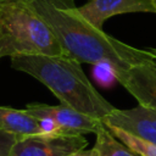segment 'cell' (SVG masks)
<instances>
[{
  "label": "cell",
  "instance_id": "obj_8",
  "mask_svg": "<svg viewBox=\"0 0 156 156\" xmlns=\"http://www.w3.org/2000/svg\"><path fill=\"white\" fill-rule=\"evenodd\" d=\"M78 12L94 27L102 29L104 23L117 15L134 12L156 13L152 0H87L82 6H77Z\"/></svg>",
  "mask_w": 156,
  "mask_h": 156
},
{
  "label": "cell",
  "instance_id": "obj_10",
  "mask_svg": "<svg viewBox=\"0 0 156 156\" xmlns=\"http://www.w3.org/2000/svg\"><path fill=\"white\" fill-rule=\"evenodd\" d=\"M95 135L96 140L91 147L95 156H139L119 141L105 124L95 133Z\"/></svg>",
  "mask_w": 156,
  "mask_h": 156
},
{
  "label": "cell",
  "instance_id": "obj_2",
  "mask_svg": "<svg viewBox=\"0 0 156 156\" xmlns=\"http://www.w3.org/2000/svg\"><path fill=\"white\" fill-rule=\"evenodd\" d=\"M11 66L43 83L62 105L87 116L104 121L116 108L94 88L80 62L68 55L15 56Z\"/></svg>",
  "mask_w": 156,
  "mask_h": 156
},
{
  "label": "cell",
  "instance_id": "obj_15",
  "mask_svg": "<svg viewBox=\"0 0 156 156\" xmlns=\"http://www.w3.org/2000/svg\"><path fill=\"white\" fill-rule=\"evenodd\" d=\"M145 50L149 54L150 58H152L154 61H156V48H146Z\"/></svg>",
  "mask_w": 156,
  "mask_h": 156
},
{
  "label": "cell",
  "instance_id": "obj_1",
  "mask_svg": "<svg viewBox=\"0 0 156 156\" xmlns=\"http://www.w3.org/2000/svg\"><path fill=\"white\" fill-rule=\"evenodd\" d=\"M29 5L50 26L66 54L80 63L110 61L118 68H128L150 58L145 49L128 45L90 24L73 1L33 0Z\"/></svg>",
  "mask_w": 156,
  "mask_h": 156
},
{
  "label": "cell",
  "instance_id": "obj_6",
  "mask_svg": "<svg viewBox=\"0 0 156 156\" xmlns=\"http://www.w3.org/2000/svg\"><path fill=\"white\" fill-rule=\"evenodd\" d=\"M116 77L139 105L156 110V61L149 58L128 68H116Z\"/></svg>",
  "mask_w": 156,
  "mask_h": 156
},
{
  "label": "cell",
  "instance_id": "obj_4",
  "mask_svg": "<svg viewBox=\"0 0 156 156\" xmlns=\"http://www.w3.org/2000/svg\"><path fill=\"white\" fill-rule=\"evenodd\" d=\"M27 110L34 117H48L56 122L60 130L65 135H84L88 133H96L104 122L90 116H87L77 110L60 105H48L43 102L27 104Z\"/></svg>",
  "mask_w": 156,
  "mask_h": 156
},
{
  "label": "cell",
  "instance_id": "obj_18",
  "mask_svg": "<svg viewBox=\"0 0 156 156\" xmlns=\"http://www.w3.org/2000/svg\"><path fill=\"white\" fill-rule=\"evenodd\" d=\"M69 1H73V2H74V0H69Z\"/></svg>",
  "mask_w": 156,
  "mask_h": 156
},
{
  "label": "cell",
  "instance_id": "obj_14",
  "mask_svg": "<svg viewBox=\"0 0 156 156\" xmlns=\"http://www.w3.org/2000/svg\"><path fill=\"white\" fill-rule=\"evenodd\" d=\"M67 156H95V155H94V152H93L91 149H89V150L83 149V150H79V151H77V152L69 154V155H67Z\"/></svg>",
  "mask_w": 156,
  "mask_h": 156
},
{
  "label": "cell",
  "instance_id": "obj_16",
  "mask_svg": "<svg viewBox=\"0 0 156 156\" xmlns=\"http://www.w3.org/2000/svg\"><path fill=\"white\" fill-rule=\"evenodd\" d=\"M33 0H0V5L2 4H9V2H26V4H30Z\"/></svg>",
  "mask_w": 156,
  "mask_h": 156
},
{
  "label": "cell",
  "instance_id": "obj_17",
  "mask_svg": "<svg viewBox=\"0 0 156 156\" xmlns=\"http://www.w3.org/2000/svg\"><path fill=\"white\" fill-rule=\"evenodd\" d=\"M152 4H154V6H155V9H156V0H152Z\"/></svg>",
  "mask_w": 156,
  "mask_h": 156
},
{
  "label": "cell",
  "instance_id": "obj_13",
  "mask_svg": "<svg viewBox=\"0 0 156 156\" xmlns=\"http://www.w3.org/2000/svg\"><path fill=\"white\" fill-rule=\"evenodd\" d=\"M18 139L0 129V156H11V150Z\"/></svg>",
  "mask_w": 156,
  "mask_h": 156
},
{
  "label": "cell",
  "instance_id": "obj_12",
  "mask_svg": "<svg viewBox=\"0 0 156 156\" xmlns=\"http://www.w3.org/2000/svg\"><path fill=\"white\" fill-rule=\"evenodd\" d=\"M116 68H118V67L115 66L110 61L96 62V63L93 65V71H91L93 78L100 87L111 88L117 82Z\"/></svg>",
  "mask_w": 156,
  "mask_h": 156
},
{
  "label": "cell",
  "instance_id": "obj_3",
  "mask_svg": "<svg viewBox=\"0 0 156 156\" xmlns=\"http://www.w3.org/2000/svg\"><path fill=\"white\" fill-rule=\"evenodd\" d=\"M67 55L50 26L26 2L0 5V58Z\"/></svg>",
  "mask_w": 156,
  "mask_h": 156
},
{
  "label": "cell",
  "instance_id": "obj_5",
  "mask_svg": "<svg viewBox=\"0 0 156 156\" xmlns=\"http://www.w3.org/2000/svg\"><path fill=\"white\" fill-rule=\"evenodd\" d=\"M87 145L83 135H32L18 139L11 156H67Z\"/></svg>",
  "mask_w": 156,
  "mask_h": 156
},
{
  "label": "cell",
  "instance_id": "obj_9",
  "mask_svg": "<svg viewBox=\"0 0 156 156\" xmlns=\"http://www.w3.org/2000/svg\"><path fill=\"white\" fill-rule=\"evenodd\" d=\"M0 129L17 139L43 135L38 119L27 110L0 106Z\"/></svg>",
  "mask_w": 156,
  "mask_h": 156
},
{
  "label": "cell",
  "instance_id": "obj_11",
  "mask_svg": "<svg viewBox=\"0 0 156 156\" xmlns=\"http://www.w3.org/2000/svg\"><path fill=\"white\" fill-rule=\"evenodd\" d=\"M110 132L124 145H127L132 151H134L139 156H156V145L141 139L139 136H135L133 134H129L119 128L116 127H107Z\"/></svg>",
  "mask_w": 156,
  "mask_h": 156
},
{
  "label": "cell",
  "instance_id": "obj_7",
  "mask_svg": "<svg viewBox=\"0 0 156 156\" xmlns=\"http://www.w3.org/2000/svg\"><path fill=\"white\" fill-rule=\"evenodd\" d=\"M106 127H116L156 145V110L138 105L133 108H115L104 121Z\"/></svg>",
  "mask_w": 156,
  "mask_h": 156
}]
</instances>
